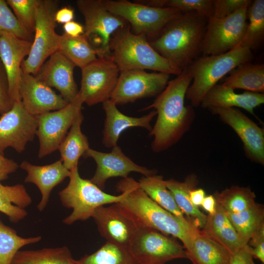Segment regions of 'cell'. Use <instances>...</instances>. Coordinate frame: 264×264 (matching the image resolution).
I'll return each mask as SVG.
<instances>
[{"mask_svg":"<svg viewBox=\"0 0 264 264\" xmlns=\"http://www.w3.org/2000/svg\"><path fill=\"white\" fill-rule=\"evenodd\" d=\"M192 80L188 68L169 81L152 104L143 110L154 109L156 120L149 135L153 137L154 153L164 151L178 142L191 128L196 115L191 105H185L187 89Z\"/></svg>","mask_w":264,"mask_h":264,"instance_id":"6da1fadb","label":"cell"},{"mask_svg":"<svg viewBox=\"0 0 264 264\" xmlns=\"http://www.w3.org/2000/svg\"><path fill=\"white\" fill-rule=\"evenodd\" d=\"M116 187L128 190L125 198L116 203L136 224L157 230L180 240L189 249L195 234L199 230L191 222H185L154 201L132 177L120 180Z\"/></svg>","mask_w":264,"mask_h":264,"instance_id":"7a4b0ae2","label":"cell"},{"mask_svg":"<svg viewBox=\"0 0 264 264\" xmlns=\"http://www.w3.org/2000/svg\"><path fill=\"white\" fill-rule=\"evenodd\" d=\"M208 20L194 12L182 13L149 43L160 55L183 70L201 52Z\"/></svg>","mask_w":264,"mask_h":264,"instance_id":"3957f363","label":"cell"},{"mask_svg":"<svg viewBox=\"0 0 264 264\" xmlns=\"http://www.w3.org/2000/svg\"><path fill=\"white\" fill-rule=\"evenodd\" d=\"M110 49V58L120 72L149 69L177 76L182 71L160 55L144 35L133 33L129 25L113 34Z\"/></svg>","mask_w":264,"mask_h":264,"instance_id":"277c9868","label":"cell"},{"mask_svg":"<svg viewBox=\"0 0 264 264\" xmlns=\"http://www.w3.org/2000/svg\"><path fill=\"white\" fill-rule=\"evenodd\" d=\"M252 58L251 50L239 46L223 54L196 59L187 67L192 80L186 97L191 105L199 106L205 95L220 79L239 65L250 62Z\"/></svg>","mask_w":264,"mask_h":264,"instance_id":"5b68a950","label":"cell"},{"mask_svg":"<svg viewBox=\"0 0 264 264\" xmlns=\"http://www.w3.org/2000/svg\"><path fill=\"white\" fill-rule=\"evenodd\" d=\"M70 171L67 185L59 193L62 205L72 210L70 214L63 220L66 224L71 225L77 221H84L92 218L97 208L121 202L128 193L126 189L118 187L116 189L121 192L120 195L106 193L90 179L81 177L78 166Z\"/></svg>","mask_w":264,"mask_h":264,"instance_id":"8992f818","label":"cell"},{"mask_svg":"<svg viewBox=\"0 0 264 264\" xmlns=\"http://www.w3.org/2000/svg\"><path fill=\"white\" fill-rule=\"evenodd\" d=\"M107 9L129 23L131 31L144 35L151 41L164 27L182 12L172 7H155L137 1L101 0Z\"/></svg>","mask_w":264,"mask_h":264,"instance_id":"52a82bcc","label":"cell"},{"mask_svg":"<svg viewBox=\"0 0 264 264\" xmlns=\"http://www.w3.org/2000/svg\"><path fill=\"white\" fill-rule=\"evenodd\" d=\"M59 1L39 0L35 29L30 52L23 61L22 72L35 75L45 61L59 50L61 35L55 31Z\"/></svg>","mask_w":264,"mask_h":264,"instance_id":"ba28073f","label":"cell"},{"mask_svg":"<svg viewBox=\"0 0 264 264\" xmlns=\"http://www.w3.org/2000/svg\"><path fill=\"white\" fill-rule=\"evenodd\" d=\"M76 5L85 20L84 34L95 49L98 58H110L111 38L127 22L108 11L101 0H78Z\"/></svg>","mask_w":264,"mask_h":264,"instance_id":"9c48e42d","label":"cell"},{"mask_svg":"<svg viewBox=\"0 0 264 264\" xmlns=\"http://www.w3.org/2000/svg\"><path fill=\"white\" fill-rule=\"evenodd\" d=\"M250 3L225 18L208 19L202 44L203 56L223 54L239 46L246 27Z\"/></svg>","mask_w":264,"mask_h":264,"instance_id":"30bf717a","label":"cell"},{"mask_svg":"<svg viewBox=\"0 0 264 264\" xmlns=\"http://www.w3.org/2000/svg\"><path fill=\"white\" fill-rule=\"evenodd\" d=\"M128 248L138 264H166L187 258L183 246L157 230L138 227Z\"/></svg>","mask_w":264,"mask_h":264,"instance_id":"8fae6325","label":"cell"},{"mask_svg":"<svg viewBox=\"0 0 264 264\" xmlns=\"http://www.w3.org/2000/svg\"><path fill=\"white\" fill-rule=\"evenodd\" d=\"M170 74L133 69L120 72L110 99L116 105L157 96L166 87Z\"/></svg>","mask_w":264,"mask_h":264,"instance_id":"7c38bea8","label":"cell"},{"mask_svg":"<svg viewBox=\"0 0 264 264\" xmlns=\"http://www.w3.org/2000/svg\"><path fill=\"white\" fill-rule=\"evenodd\" d=\"M79 94L64 108L36 116L38 126L36 135L41 158L58 149L67 133L75 117L82 111L83 104Z\"/></svg>","mask_w":264,"mask_h":264,"instance_id":"4fadbf2b","label":"cell"},{"mask_svg":"<svg viewBox=\"0 0 264 264\" xmlns=\"http://www.w3.org/2000/svg\"><path fill=\"white\" fill-rule=\"evenodd\" d=\"M81 69L78 93L83 103L92 106L110 100L120 73L111 59L98 58Z\"/></svg>","mask_w":264,"mask_h":264,"instance_id":"5bb4252c","label":"cell"},{"mask_svg":"<svg viewBox=\"0 0 264 264\" xmlns=\"http://www.w3.org/2000/svg\"><path fill=\"white\" fill-rule=\"evenodd\" d=\"M208 110L229 126L241 139L246 156L264 165V130L236 108H211Z\"/></svg>","mask_w":264,"mask_h":264,"instance_id":"9a60e30c","label":"cell"},{"mask_svg":"<svg viewBox=\"0 0 264 264\" xmlns=\"http://www.w3.org/2000/svg\"><path fill=\"white\" fill-rule=\"evenodd\" d=\"M0 118V153L9 147L22 152L27 143L36 135L38 123L36 116L29 113L21 101L14 102L12 108Z\"/></svg>","mask_w":264,"mask_h":264,"instance_id":"2e32d148","label":"cell"},{"mask_svg":"<svg viewBox=\"0 0 264 264\" xmlns=\"http://www.w3.org/2000/svg\"><path fill=\"white\" fill-rule=\"evenodd\" d=\"M84 158H92L96 169L90 181L103 190L108 179L114 177L125 178L131 172L140 173L145 176L156 175V170L150 169L136 164L123 153L116 145L110 153H103L89 148L84 154Z\"/></svg>","mask_w":264,"mask_h":264,"instance_id":"e0dca14e","label":"cell"},{"mask_svg":"<svg viewBox=\"0 0 264 264\" xmlns=\"http://www.w3.org/2000/svg\"><path fill=\"white\" fill-rule=\"evenodd\" d=\"M19 94L25 109L34 116L62 109L69 103L34 75L22 70Z\"/></svg>","mask_w":264,"mask_h":264,"instance_id":"ac0fdd59","label":"cell"},{"mask_svg":"<svg viewBox=\"0 0 264 264\" xmlns=\"http://www.w3.org/2000/svg\"><path fill=\"white\" fill-rule=\"evenodd\" d=\"M92 218L107 242L128 248L138 228L116 203L98 207Z\"/></svg>","mask_w":264,"mask_h":264,"instance_id":"d6986e66","label":"cell"},{"mask_svg":"<svg viewBox=\"0 0 264 264\" xmlns=\"http://www.w3.org/2000/svg\"><path fill=\"white\" fill-rule=\"evenodd\" d=\"M74 64L59 50L50 56L34 75L50 88H56L68 102L76 97L79 90L74 78Z\"/></svg>","mask_w":264,"mask_h":264,"instance_id":"ffe728a7","label":"cell"},{"mask_svg":"<svg viewBox=\"0 0 264 264\" xmlns=\"http://www.w3.org/2000/svg\"><path fill=\"white\" fill-rule=\"evenodd\" d=\"M32 42L9 34L0 35V58L6 71L11 99L21 101L19 86L22 64L30 52Z\"/></svg>","mask_w":264,"mask_h":264,"instance_id":"44dd1931","label":"cell"},{"mask_svg":"<svg viewBox=\"0 0 264 264\" xmlns=\"http://www.w3.org/2000/svg\"><path fill=\"white\" fill-rule=\"evenodd\" d=\"M19 167L27 172L25 182L35 184L40 191L41 198L37 207L41 212L46 207L52 189L70 174L61 159L44 166L33 165L24 160Z\"/></svg>","mask_w":264,"mask_h":264,"instance_id":"7402d4cb","label":"cell"},{"mask_svg":"<svg viewBox=\"0 0 264 264\" xmlns=\"http://www.w3.org/2000/svg\"><path fill=\"white\" fill-rule=\"evenodd\" d=\"M117 105L110 100L103 103L106 114L103 131V144L107 148H112L117 145V141L123 132L132 127H141L152 130L151 122L156 115L155 110L139 117H132L122 113Z\"/></svg>","mask_w":264,"mask_h":264,"instance_id":"603a6c76","label":"cell"},{"mask_svg":"<svg viewBox=\"0 0 264 264\" xmlns=\"http://www.w3.org/2000/svg\"><path fill=\"white\" fill-rule=\"evenodd\" d=\"M264 103V93L246 91L237 93L222 84H217L205 95L200 106L207 110L216 107L242 108L258 118L254 110Z\"/></svg>","mask_w":264,"mask_h":264,"instance_id":"cb8c5ba5","label":"cell"},{"mask_svg":"<svg viewBox=\"0 0 264 264\" xmlns=\"http://www.w3.org/2000/svg\"><path fill=\"white\" fill-rule=\"evenodd\" d=\"M201 231L225 247L231 254L248 243L237 232L226 212L217 203L216 212L207 216L206 223Z\"/></svg>","mask_w":264,"mask_h":264,"instance_id":"d4e9b609","label":"cell"},{"mask_svg":"<svg viewBox=\"0 0 264 264\" xmlns=\"http://www.w3.org/2000/svg\"><path fill=\"white\" fill-rule=\"evenodd\" d=\"M186 252L187 258L193 264H229L232 255L225 247L199 230Z\"/></svg>","mask_w":264,"mask_h":264,"instance_id":"484cf974","label":"cell"},{"mask_svg":"<svg viewBox=\"0 0 264 264\" xmlns=\"http://www.w3.org/2000/svg\"><path fill=\"white\" fill-rule=\"evenodd\" d=\"M164 182L183 214L188 216V220L196 227L202 228L206 223L207 215L192 203L189 196L190 191L195 189L198 184L196 175L187 176L184 181L171 178L164 180Z\"/></svg>","mask_w":264,"mask_h":264,"instance_id":"4316f807","label":"cell"},{"mask_svg":"<svg viewBox=\"0 0 264 264\" xmlns=\"http://www.w3.org/2000/svg\"><path fill=\"white\" fill-rule=\"evenodd\" d=\"M83 119L81 111L58 149L60 153V159L64 166L69 170L78 166L80 157L90 148L88 138L81 131Z\"/></svg>","mask_w":264,"mask_h":264,"instance_id":"83f0119b","label":"cell"},{"mask_svg":"<svg viewBox=\"0 0 264 264\" xmlns=\"http://www.w3.org/2000/svg\"><path fill=\"white\" fill-rule=\"evenodd\" d=\"M32 203V198L23 185H3L0 183V212L10 221L18 223L27 215L25 208Z\"/></svg>","mask_w":264,"mask_h":264,"instance_id":"f1b7e54d","label":"cell"},{"mask_svg":"<svg viewBox=\"0 0 264 264\" xmlns=\"http://www.w3.org/2000/svg\"><path fill=\"white\" fill-rule=\"evenodd\" d=\"M222 84L234 90L264 93V65L242 64L230 72Z\"/></svg>","mask_w":264,"mask_h":264,"instance_id":"f546056e","label":"cell"},{"mask_svg":"<svg viewBox=\"0 0 264 264\" xmlns=\"http://www.w3.org/2000/svg\"><path fill=\"white\" fill-rule=\"evenodd\" d=\"M138 182L143 191L160 207L182 221L192 222L178 207L172 193L166 187L162 176L156 174L143 176Z\"/></svg>","mask_w":264,"mask_h":264,"instance_id":"4dcf8cb0","label":"cell"},{"mask_svg":"<svg viewBox=\"0 0 264 264\" xmlns=\"http://www.w3.org/2000/svg\"><path fill=\"white\" fill-rule=\"evenodd\" d=\"M11 264H76L66 246L37 250H19Z\"/></svg>","mask_w":264,"mask_h":264,"instance_id":"1f68e13d","label":"cell"},{"mask_svg":"<svg viewBox=\"0 0 264 264\" xmlns=\"http://www.w3.org/2000/svg\"><path fill=\"white\" fill-rule=\"evenodd\" d=\"M59 50L81 69L98 58L95 49L84 34L71 37L64 33Z\"/></svg>","mask_w":264,"mask_h":264,"instance_id":"d6a6232c","label":"cell"},{"mask_svg":"<svg viewBox=\"0 0 264 264\" xmlns=\"http://www.w3.org/2000/svg\"><path fill=\"white\" fill-rule=\"evenodd\" d=\"M216 202L226 212L236 213L253 206L256 202L255 193L248 187L232 186L214 195Z\"/></svg>","mask_w":264,"mask_h":264,"instance_id":"836d02e7","label":"cell"},{"mask_svg":"<svg viewBox=\"0 0 264 264\" xmlns=\"http://www.w3.org/2000/svg\"><path fill=\"white\" fill-rule=\"evenodd\" d=\"M247 17L248 21L239 46L251 50L258 47L264 41V0L252 1L247 9Z\"/></svg>","mask_w":264,"mask_h":264,"instance_id":"e575fe53","label":"cell"},{"mask_svg":"<svg viewBox=\"0 0 264 264\" xmlns=\"http://www.w3.org/2000/svg\"><path fill=\"white\" fill-rule=\"evenodd\" d=\"M76 264H138L128 247L107 242L95 252L75 260Z\"/></svg>","mask_w":264,"mask_h":264,"instance_id":"d590c367","label":"cell"},{"mask_svg":"<svg viewBox=\"0 0 264 264\" xmlns=\"http://www.w3.org/2000/svg\"><path fill=\"white\" fill-rule=\"evenodd\" d=\"M226 214L237 232L247 242L254 233L264 225V207L257 202L251 207L242 212H226Z\"/></svg>","mask_w":264,"mask_h":264,"instance_id":"8d00e7d4","label":"cell"},{"mask_svg":"<svg viewBox=\"0 0 264 264\" xmlns=\"http://www.w3.org/2000/svg\"><path fill=\"white\" fill-rule=\"evenodd\" d=\"M41 240L40 236L22 237L15 229L6 225L0 220V264H11L14 257L21 248Z\"/></svg>","mask_w":264,"mask_h":264,"instance_id":"74e56055","label":"cell"},{"mask_svg":"<svg viewBox=\"0 0 264 264\" xmlns=\"http://www.w3.org/2000/svg\"><path fill=\"white\" fill-rule=\"evenodd\" d=\"M22 27L34 36L39 0H7Z\"/></svg>","mask_w":264,"mask_h":264,"instance_id":"f35d334b","label":"cell"},{"mask_svg":"<svg viewBox=\"0 0 264 264\" xmlns=\"http://www.w3.org/2000/svg\"><path fill=\"white\" fill-rule=\"evenodd\" d=\"M4 33L33 42V36L29 34L22 27L6 1L0 0V35Z\"/></svg>","mask_w":264,"mask_h":264,"instance_id":"ab89813d","label":"cell"},{"mask_svg":"<svg viewBox=\"0 0 264 264\" xmlns=\"http://www.w3.org/2000/svg\"><path fill=\"white\" fill-rule=\"evenodd\" d=\"M213 0H165L164 7H172L182 13L194 12L208 19L212 18Z\"/></svg>","mask_w":264,"mask_h":264,"instance_id":"60d3db41","label":"cell"},{"mask_svg":"<svg viewBox=\"0 0 264 264\" xmlns=\"http://www.w3.org/2000/svg\"><path fill=\"white\" fill-rule=\"evenodd\" d=\"M251 2L249 0H213L212 18L227 17Z\"/></svg>","mask_w":264,"mask_h":264,"instance_id":"b9f144b4","label":"cell"},{"mask_svg":"<svg viewBox=\"0 0 264 264\" xmlns=\"http://www.w3.org/2000/svg\"><path fill=\"white\" fill-rule=\"evenodd\" d=\"M13 104L9 93L7 74L0 58V113L8 112Z\"/></svg>","mask_w":264,"mask_h":264,"instance_id":"7bdbcfd3","label":"cell"},{"mask_svg":"<svg viewBox=\"0 0 264 264\" xmlns=\"http://www.w3.org/2000/svg\"><path fill=\"white\" fill-rule=\"evenodd\" d=\"M251 248L252 256L264 263V225L252 236L248 242Z\"/></svg>","mask_w":264,"mask_h":264,"instance_id":"ee69618b","label":"cell"},{"mask_svg":"<svg viewBox=\"0 0 264 264\" xmlns=\"http://www.w3.org/2000/svg\"><path fill=\"white\" fill-rule=\"evenodd\" d=\"M229 264H257L254 261L251 248L248 243L232 254Z\"/></svg>","mask_w":264,"mask_h":264,"instance_id":"f6af8a7d","label":"cell"},{"mask_svg":"<svg viewBox=\"0 0 264 264\" xmlns=\"http://www.w3.org/2000/svg\"><path fill=\"white\" fill-rule=\"evenodd\" d=\"M19 167L13 159L5 157L3 154L0 153V182L6 179L9 175L15 172Z\"/></svg>","mask_w":264,"mask_h":264,"instance_id":"bcb514c9","label":"cell"},{"mask_svg":"<svg viewBox=\"0 0 264 264\" xmlns=\"http://www.w3.org/2000/svg\"><path fill=\"white\" fill-rule=\"evenodd\" d=\"M74 11L73 9L64 7L58 9L55 14V20L59 23L65 24L71 22L74 18Z\"/></svg>","mask_w":264,"mask_h":264,"instance_id":"7dc6e473","label":"cell"},{"mask_svg":"<svg viewBox=\"0 0 264 264\" xmlns=\"http://www.w3.org/2000/svg\"><path fill=\"white\" fill-rule=\"evenodd\" d=\"M63 29L64 33L71 37H78L84 34V26L73 21L64 24Z\"/></svg>","mask_w":264,"mask_h":264,"instance_id":"c3c4849f","label":"cell"},{"mask_svg":"<svg viewBox=\"0 0 264 264\" xmlns=\"http://www.w3.org/2000/svg\"><path fill=\"white\" fill-rule=\"evenodd\" d=\"M190 198L192 203L198 207L201 203L205 197V193L203 189L201 188L194 189L189 193Z\"/></svg>","mask_w":264,"mask_h":264,"instance_id":"681fc988","label":"cell"},{"mask_svg":"<svg viewBox=\"0 0 264 264\" xmlns=\"http://www.w3.org/2000/svg\"><path fill=\"white\" fill-rule=\"evenodd\" d=\"M217 202L214 195L205 196L201 206L209 215H213L216 211Z\"/></svg>","mask_w":264,"mask_h":264,"instance_id":"f907efd6","label":"cell"}]
</instances>
